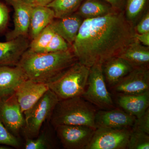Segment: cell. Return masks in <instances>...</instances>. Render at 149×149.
<instances>
[{"instance_id": "1", "label": "cell", "mask_w": 149, "mask_h": 149, "mask_svg": "<svg viewBox=\"0 0 149 149\" xmlns=\"http://www.w3.org/2000/svg\"><path fill=\"white\" fill-rule=\"evenodd\" d=\"M124 11L83 20L71 47L78 61L90 68L117 56L135 40Z\"/></svg>"}, {"instance_id": "2", "label": "cell", "mask_w": 149, "mask_h": 149, "mask_svg": "<svg viewBox=\"0 0 149 149\" xmlns=\"http://www.w3.org/2000/svg\"><path fill=\"white\" fill-rule=\"evenodd\" d=\"M78 61L72 49L56 52L35 53L27 50L18 65L29 80L49 83Z\"/></svg>"}, {"instance_id": "3", "label": "cell", "mask_w": 149, "mask_h": 149, "mask_svg": "<svg viewBox=\"0 0 149 149\" xmlns=\"http://www.w3.org/2000/svg\"><path fill=\"white\" fill-rule=\"evenodd\" d=\"M97 111L81 96L59 100L52 113L51 122L58 125H85L94 128Z\"/></svg>"}, {"instance_id": "4", "label": "cell", "mask_w": 149, "mask_h": 149, "mask_svg": "<svg viewBox=\"0 0 149 149\" xmlns=\"http://www.w3.org/2000/svg\"><path fill=\"white\" fill-rule=\"evenodd\" d=\"M90 68L77 61L48 84L59 100L83 95L88 83Z\"/></svg>"}, {"instance_id": "5", "label": "cell", "mask_w": 149, "mask_h": 149, "mask_svg": "<svg viewBox=\"0 0 149 149\" xmlns=\"http://www.w3.org/2000/svg\"><path fill=\"white\" fill-rule=\"evenodd\" d=\"M59 101L57 96L49 89L31 108L23 113L24 127L27 136H38L43 123L50 118Z\"/></svg>"}, {"instance_id": "6", "label": "cell", "mask_w": 149, "mask_h": 149, "mask_svg": "<svg viewBox=\"0 0 149 149\" xmlns=\"http://www.w3.org/2000/svg\"><path fill=\"white\" fill-rule=\"evenodd\" d=\"M107 85L102 64L94 65L90 67L87 87L82 97L100 109L114 108L113 100Z\"/></svg>"}, {"instance_id": "7", "label": "cell", "mask_w": 149, "mask_h": 149, "mask_svg": "<svg viewBox=\"0 0 149 149\" xmlns=\"http://www.w3.org/2000/svg\"><path fill=\"white\" fill-rule=\"evenodd\" d=\"M131 128H96L86 149H125Z\"/></svg>"}, {"instance_id": "8", "label": "cell", "mask_w": 149, "mask_h": 149, "mask_svg": "<svg viewBox=\"0 0 149 149\" xmlns=\"http://www.w3.org/2000/svg\"><path fill=\"white\" fill-rule=\"evenodd\" d=\"M54 128L62 145L66 149H86L96 130L80 125H58Z\"/></svg>"}, {"instance_id": "9", "label": "cell", "mask_w": 149, "mask_h": 149, "mask_svg": "<svg viewBox=\"0 0 149 149\" xmlns=\"http://www.w3.org/2000/svg\"><path fill=\"white\" fill-rule=\"evenodd\" d=\"M110 89L116 96L137 95L149 91V68H134Z\"/></svg>"}, {"instance_id": "10", "label": "cell", "mask_w": 149, "mask_h": 149, "mask_svg": "<svg viewBox=\"0 0 149 149\" xmlns=\"http://www.w3.org/2000/svg\"><path fill=\"white\" fill-rule=\"evenodd\" d=\"M23 114L15 93L0 100V119L13 135H17L24 127L25 121Z\"/></svg>"}, {"instance_id": "11", "label": "cell", "mask_w": 149, "mask_h": 149, "mask_svg": "<svg viewBox=\"0 0 149 149\" xmlns=\"http://www.w3.org/2000/svg\"><path fill=\"white\" fill-rule=\"evenodd\" d=\"M136 117L121 108L102 110L96 112L95 128H131Z\"/></svg>"}, {"instance_id": "12", "label": "cell", "mask_w": 149, "mask_h": 149, "mask_svg": "<svg viewBox=\"0 0 149 149\" xmlns=\"http://www.w3.org/2000/svg\"><path fill=\"white\" fill-rule=\"evenodd\" d=\"M49 89L48 84L29 79L22 83L15 93L22 112L31 108Z\"/></svg>"}, {"instance_id": "13", "label": "cell", "mask_w": 149, "mask_h": 149, "mask_svg": "<svg viewBox=\"0 0 149 149\" xmlns=\"http://www.w3.org/2000/svg\"><path fill=\"white\" fill-rule=\"evenodd\" d=\"M14 10V28L6 35L7 41L29 34L32 6L22 0H6Z\"/></svg>"}, {"instance_id": "14", "label": "cell", "mask_w": 149, "mask_h": 149, "mask_svg": "<svg viewBox=\"0 0 149 149\" xmlns=\"http://www.w3.org/2000/svg\"><path fill=\"white\" fill-rule=\"evenodd\" d=\"M27 36L0 42V66H15L29 48Z\"/></svg>"}, {"instance_id": "15", "label": "cell", "mask_w": 149, "mask_h": 149, "mask_svg": "<svg viewBox=\"0 0 149 149\" xmlns=\"http://www.w3.org/2000/svg\"><path fill=\"white\" fill-rule=\"evenodd\" d=\"M28 79L18 65L0 66V100L12 95L19 85Z\"/></svg>"}, {"instance_id": "16", "label": "cell", "mask_w": 149, "mask_h": 149, "mask_svg": "<svg viewBox=\"0 0 149 149\" xmlns=\"http://www.w3.org/2000/svg\"><path fill=\"white\" fill-rule=\"evenodd\" d=\"M56 19L51 22V27L56 34L62 37L71 47L84 19L75 13Z\"/></svg>"}, {"instance_id": "17", "label": "cell", "mask_w": 149, "mask_h": 149, "mask_svg": "<svg viewBox=\"0 0 149 149\" xmlns=\"http://www.w3.org/2000/svg\"><path fill=\"white\" fill-rule=\"evenodd\" d=\"M134 68L129 63L118 56L112 57L102 64L105 80L110 88L116 85Z\"/></svg>"}, {"instance_id": "18", "label": "cell", "mask_w": 149, "mask_h": 149, "mask_svg": "<svg viewBox=\"0 0 149 149\" xmlns=\"http://www.w3.org/2000/svg\"><path fill=\"white\" fill-rule=\"evenodd\" d=\"M116 102L121 109L138 118L149 108V91L137 95L117 96Z\"/></svg>"}, {"instance_id": "19", "label": "cell", "mask_w": 149, "mask_h": 149, "mask_svg": "<svg viewBox=\"0 0 149 149\" xmlns=\"http://www.w3.org/2000/svg\"><path fill=\"white\" fill-rule=\"evenodd\" d=\"M55 18L54 11L47 6L32 7L29 34L31 40L35 39Z\"/></svg>"}, {"instance_id": "20", "label": "cell", "mask_w": 149, "mask_h": 149, "mask_svg": "<svg viewBox=\"0 0 149 149\" xmlns=\"http://www.w3.org/2000/svg\"><path fill=\"white\" fill-rule=\"evenodd\" d=\"M117 56L129 63L133 68H149V47L135 40Z\"/></svg>"}, {"instance_id": "21", "label": "cell", "mask_w": 149, "mask_h": 149, "mask_svg": "<svg viewBox=\"0 0 149 149\" xmlns=\"http://www.w3.org/2000/svg\"><path fill=\"white\" fill-rule=\"evenodd\" d=\"M114 10L104 0H84L75 13L84 19L104 16Z\"/></svg>"}, {"instance_id": "22", "label": "cell", "mask_w": 149, "mask_h": 149, "mask_svg": "<svg viewBox=\"0 0 149 149\" xmlns=\"http://www.w3.org/2000/svg\"><path fill=\"white\" fill-rule=\"evenodd\" d=\"M84 0H54L47 6L54 13L55 18H61L76 12Z\"/></svg>"}, {"instance_id": "23", "label": "cell", "mask_w": 149, "mask_h": 149, "mask_svg": "<svg viewBox=\"0 0 149 149\" xmlns=\"http://www.w3.org/2000/svg\"><path fill=\"white\" fill-rule=\"evenodd\" d=\"M55 34L50 24L48 25L37 37L30 41L28 50L35 53H44Z\"/></svg>"}, {"instance_id": "24", "label": "cell", "mask_w": 149, "mask_h": 149, "mask_svg": "<svg viewBox=\"0 0 149 149\" xmlns=\"http://www.w3.org/2000/svg\"><path fill=\"white\" fill-rule=\"evenodd\" d=\"M148 0H126L124 13L128 22L134 27L146 6Z\"/></svg>"}, {"instance_id": "25", "label": "cell", "mask_w": 149, "mask_h": 149, "mask_svg": "<svg viewBox=\"0 0 149 149\" xmlns=\"http://www.w3.org/2000/svg\"><path fill=\"white\" fill-rule=\"evenodd\" d=\"M127 149H149V135L131 131Z\"/></svg>"}, {"instance_id": "26", "label": "cell", "mask_w": 149, "mask_h": 149, "mask_svg": "<svg viewBox=\"0 0 149 149\" xmlns=\"http://www.w3.org/2000/svg\"><path fill=\"white\" fill-rule=\"evenodd\" d=\"M70 48L71 46L62 37L55 33L44 53L61 52L67 50Z\"/></svg>"}, {"instance_id": "27", "label": "cell", "mask_w": 149, "mask_h": 149, "mask_svg": "<svg viewBox=\"0 0 149 149\" xmlns=\"http://www.w3.org/2000/svg\"><path fill=\"white\" fill-rule=\"evenodd\" d=\"M52 148L51 141L44 134L40 135L37 139H27L24 146L26 149H50Z\"/></svg>"}, {"instance_id": "28", "label": "cell", "mask_w": 149, "mask_h": 149, "mask_svg": "<svg viewBox=\"0 0 149 149\" xmlns=\"http://www.w3.org/2000/svg\"><path fill=\"white\" fill-rule=\"evenodd\" d=\"M131 131L149 135V108L141 116L136 118Z\"/></svg>"}, {"instance_id": "29", "label": "cell", "mask_w": 149, "mask_h": 149, "mask_svg": "<svg viewBox=\"0 0 149 149\" xmlns=\"http://www.w3.org/2000/svg\"><path fill=\"white\" fill-rule=\"evenodd\" d=\"M0 144L14 148L19 146V143L16 137L8 130L0 119Z\"/></svg>"}, {"instance_id": "30", "label": "cell", "mask_w": 149, "mask_h": 149, "mask_svg": "<svg viewBox=\"0 0 149 149\" xmlns=\"http://www.w3.org/2000/svg\"><path fill=\"white\" fill-rule=\"evenodd\" d=\"M134 30L138 34L149 32V13L147 11L141 18L140 21L134 27Z\"/></svg>"}, {"instance_id": "31", "label": "cell", "mask_w": 149, "mask_h": 149, "mask_svg": "<svg viewBox=\"0 0 149 149\" xmlns=\"http://www.w3.org/2000/svg\"><path fill=\"white\" fill-rule=\"evenodd\" d=\"M8 19V9L5 4L0 1V32L6 28Z\"/></svg>"}, {"instance_id": "32", "label": "cell", "mask_w": 149, "mask_h": 149, "mask_svg": "<svg viewBox=\"0 0 149 149\" xmlns=\"http://www.w3.org/2000/svg\"><path fill=\"white\" fill-rule=\"evenodd\" d=\"M116 10L124 11L126 0H104Z\"/></svg>"}, {"instance_id": "33", "label": "cell", "mask_w": 149, "mask_h": 149, "mask_svg": "<svg viewBox=\"0 0 149 149\" xmlns=\"http://www.w3.org/2000/svg\"><path fill=\"white\" fill-rule=\"evenodd\" d=\"M24 3L32 7L37 6H47L54 0H22Z\"/></svg>"}, {"instance_id": "34", "label": "cell", "mask_w": 149, "mask_h": 149, "mask_svg": "<svg viewBox=\"0 0 149 149\" xmlns=\"http://www.w3.org/2000/svg\"><path fill=\"white\" fill-rule=\"evenodd\" d=\"M135 38L142 45L149 47V32L146 33L138 34L135 33Z\"/></svg>"}]
</instances>
